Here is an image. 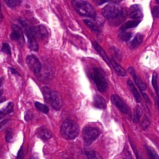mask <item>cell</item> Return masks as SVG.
<instances>
[{
    "instance_id": "5bb4252c",
    "label": "cell",
    "mask_w": 159,
    "mask_h": 159,
    "mask_svg": "<svg viewBox=\"0 0 159 159\" xmlns=\"http://www.w3.org/2000/svg\"><path fill=\"white\" fill-rule=\"evenodd\" d=\"M34 30L37 38L40 39L42 40L47 38L48 33L47 28L44 25H40L37 27H34Z\"/></svg>"
},
{
    "instance_id": "7bdbcfd3",
    "label": "cell",
    "mask_w": 159,
    "mask_h": 159,
    "mask_svg": "<svg viewBox=\"0 0 159 159\" xmlns=\"http://www.w3.org/2000/svg\"><path fill=\"white\" fill-rule=\"evenodd\" d=\"M0 9H1V3H0Z\"/></svg>"
},
{
    "instance_id": "52a82bcc",
    "label": "cell",
    "mask_w": 159,
    "mask_h": 159,
    "mask_svg": "<svg viewBox=\"0 0 159 159\" xmlns=\"http://www.w3.org/2000/svg\"><path fill=\"white\" fill-rule=\"evenodd\" d=\"M11 39L16 41L19 45L22 46L24 44L25 40L23 32L20 27L17 25H13L11 28Z\"/></svg>"
},
{
    "instance_id": "6da1fadb",
    "label": "cell",
    "mask_w": 159,
    "mask_h": 159,
    "mask_svg": "<svg viewBox=\"0 0 159 159\" xmlns=\"http://www.w3.org/2000/svg\"><path fill=\"white\" fill-rule=\"evenodd\" d=\"M80 127L78 124L71 120H66L61 124L60 134L66 140L75 139L79 134Z\"/></svg>"
},
{
    "instance_id": "277c9868",
    "label": "cell",
    "mask_w": 159,
    "mask_h": 159,
    "mask_svg": "<svg viewBox=\"0 0 159 159\" xmlns=\"http://www.w3.org/2000/svg\"><path fill=\"white\" fill-rule=\"evenodd\" d=\"M91 77L94 81L98 89L100 92H104L107 88V83L103 70L99 68H94Z\"/></svg>"
},
{
    "instance_id": "7a4b0ae2",
    "label": "cell",
    "mask_w": 159,
    "mask_h": 159,
    "mask_svg": "<svg viewBox=\"0 0 159 159\" xmlns=\"http://www.w3.org/2000/svg\"><path fill=\"white\" fill-rule=\"evenodd\" d=\"M71 3L79 14L95 19L96 16L95 10L89 2L84 0H72Z\"/></svg>"
},
{
    "instance_id": "e0dca14e",
    "label": "cell",
    "mask_w": 159,
    "mask_h": 159,
    "mask_svg": "<svg viewBox=\"0 0 159 159\" xmlns=\"http://www.w3.org/2000/svg\"><path fill=\"white\" fill-rule=\"evenodd\" d=\"M127 84H128V86L130 90V91L132 92V93L133 94V96L135 98V101L137 102H140L142 100L141 99V96L138 91V90L137 89V88H135V85L134 84V83L130 81V80H128L127 81Z\"/></svg>"
},
{
    "instance_id": "b9f144b4",
    "label": "cell",
    "mask_w": 159,
    "mask_h": 159,
    "mask_svg": "<svg viewBox=\"0 0 159 159\" xmlns=\"http://www.w3.org/2000/svg\"><path fill=\"white\" fill-rule=\"evenodd\" d=\"M156 1H157V2L158 4H159V0H156Z\"/></svg>"
},
{
    "instance_id": "484cf974",
    "label": "cell",
    "mask_w": 159,
    "mask_h": 159,
    "mask_svg": "<svg viewBox=\"0 0 159 159\" xmlns=\"http://www.w3.org/2000/svg\"><path fill=\"white\" fill-rule=\"evenodd\" d=\"M131 36L132 34L127 32H122L119 35V39L123 41H128L131 38Z\"/></svg>"
},
{
    "instance_id": "9c48e42d",
    "label": "cell",
    "mask_w": 159,
    "mask_h": 159,
    "mask_svg": "<svg viewBox=\"0 0 159 159\" xmlns=\"http://www.w3.org/2000/svg\"><path fill=\"white\" fill-rule=\"evenodd\" d=\"M26 63L29 68L36 75L40 73L42 68L41 64L36 56L34 55H28L26 58Z\"/></svg>"
},
{
    "instance_id": "2e32d148",
    "label": "cell",
    "mask_w": 159,
    "mask_h": 159,
    "mask_svg": "<svg viewBox=\"0 0 159 159\" xmlns=\"http://www.w3.org/2000/svg\"><path fill=\"white\" fill-rule=\"evenodd\" d=\"M93 105L96 107L101 109H104L106 107V103L104 99L98 94H96L93 97Z\"/></svg>"
},
{
    "instance_id": "1f68e13d",
    "label": "cell",
    "mask_w": 159,
    "mask_h": 159,
    "mask_svg": "<svg viewBox=\"0 0 159 159\" xmlns=\"http://www.w3.org/2000/svg\"><path fill=\"white\" fill-rule=\"evenodd\" d=\"M150 125V120L147 117H145L142 122V127L143 129H146Z\"/></svg>"
},
{
    "instance_id": "f546056e",
    "label": "cell",
    "mask_w": 159,
    "mask_h": 159,
    "mask_svg": "<svg viewBox=\"0 0 159 159\" xmlns=\"http://www.w3.org/2000/svg\"><path fill=\"white\" fill-rule=\"evenodd\" d=\"M121 0H94V2L97 5H101L102 4L106 2H110L112 3H115L117 4Z\"/></svg>"
},
{
    "instance_id": "8fae6325",
    "label": "cell",
    "mask_w": 159,
    "mask_h": 159,
    "mask_svg": "<svg viewBox=\"0 0 159 159\" xmlns=\"http://www.w3.org/2000/svg\"><path fill=\"white\" fill-rule=\"evenodd\" d=\"M129 17L133 19H141L143 17L142 9L141 6L139 4H134L130 7Z\"/></svg>"
},
{
    "instance_id": "74e56055",
    "label": "cell",
    "mask_w": 159,
    "mask_h": 159,
    "mask_svg": "<svg viewBox=\"0 0 159 159\" xmlns=\"http://www.w3.org/2000/svg\"><path fill=\"white\" fill-rule=\"evenodd\" d=\"M9 70H10V71H11V73H12V74H14V75H18V76H20V74L19 73V72L16 70H15L14 68H9Z\"/></svg>"
},
{
    "instance_id": "3957f363",
    "label": "cell",
    "mask_w": 159,
    "mask_h": 159,
    "mask_svg": "<svg viewBox=\"0 0 159 159\" xmlns=\"http://www.w3.org/2000/svg\"><path fill=\"white\" fill-rule=\"evenodd\" d=\"M42 92L46 101L50 103L53 109L59 110L61 108L62 106V99L58 92L52 91L46 86L43 88Z\"/></svg>"
},
{
    "instance_id": "d4e9b609",
    "label": "cell",
    "mask_w": 159,
    "mask_h": 159,
    "mask_svg": "<svg viewBox=\"0 0 159 159\" xmlns=\"http://www.w3.org/2000/svg\"><path fill=\"white\" fill-rule=\"evenodd\" d=\"M6 5L9 7H15L16 6H19L22 0H4Z\"/></svg>"
},
{
    "instance_id": "e575fe53",
    "label": "cell",
    "mask_w": 159,
    "mask_h": 159,
    "mask_svg": "<svg viewBox=\"0 0 159 159\" xmlns=\"http://www.w3.org/2000/svg\"><path fill=\"white\" fill-rule=\"evenodd\" d=\"M33 118V114L32 113H31L30 112H26L25 114V116H24V119L27 122L30 121V120H32V119Z\"/></svg>"
},
{
    "instance_id": "8992f818",
    "label": "cell",
    "mask_w": 159,
    "mask_h": 159,
    "mask_svg": "<svg viewBox=\"0 0 159 159\" xmlns=\"http://www.w3.org/2000/svg\"><path fill=\"white\" fill-rule=\"evenodd\" d=\"M99 130L98 128L86 126L83 130V138L84 141L87 144L92 143L99 136Z\"/></svg>"
},
{
    "instance_id": "ffe728a7",
    "label": "cell",
    "mask_w": 159,
    "mask_h": 159,
    "mask_svg": "<svg viewBox=\"0 0 159 159\" xmlns=\"http://www.w3.org/2000/svg\"><path fill=\"white\" fill-rule=\"evenodd\" d=\"M143 40V37L140 34H137L130 43V47L132 48H135L137 47L139 45H140V43L142 42Z\"/></svg>"
},
{
    "instance_id": "4fadbf2b",
    "label": "cell",
    "mask_w": 159,
    "mask_h": 159,
    "mask_svg": "<svg viewBox=\"0 0 159 159\" xmlns=\"http://www.w3.org/2000/svg\"><path fill=\"white\" fill-rule=\"evenodd\" d=\"M36 134L39 138L44 141L49 140L52 136L51 131L44 126L39 128L36 131Z\"/></svg>"
},
{
    "instance_id": "44dd1931",
    "label": "cell",
    "mask_w": 159,
    "mask_h": 159,
    "mask_svg": "<svg viewBox=\"0 0 159 159\" xmlns=\"http://www.w3.org/2000/svg\"><path fill=\"white\" fill-rule=\"evenodd\" d=\"M14 103L12 102H9L6 107L0 111V115L4 116L11 113L14 111Z\"/></svg>"
},
{
    "instance_id": "ba28073f",
    "label": "cell",
    "mask_w": 159,
    "mask_h": 159,
    "mask_svg": "<svg viewBox=\"0 0 159 159\" xmlns=\"http://www.w3.org/2000/svg\"><path fill=\"white\" fill-rule=\"evenodd\" d=\"M25 33L28 39V45L29 48L32 51H37L39 50V44L37 40V37L34 32V27L26 29Z\"/></svg>"
},
{
    "instance_id": "d6a6232c",
    "label": "cell",
    "mask_w": 159,
    "mask_h": 159,
    "mask_svg": "<svg viewBox=\"0 0 159 159\" xmlns=\"http://www.w3.org/2000/svg\"><path fill=\"white\" fill-rule=\"evenodd\" d=\"M152 14L154 17H159V6H155L152 9Z\"/></svg>"
},
{
    "instance_id": "5b68a950",
    "label": "cell",
    "mask_w": 159,
    "mask_h": 159,
    "mask_svg": "<svg viewBox=\"0 0 159 159\" xmlns=\"http://www.w3.org/2000/svg\"><path fill=\"white\" fill-rule=\"evenodd\" d=\"M103 16L107 19H118L124 15L123 10L115 3L106 5L102 10Z\"/></svg>"
},
{
    "instance_id": "4dcf8cb0",
    "label": "cell",
    "mask_w": 159,
    "mask_h": 159,
    "mask_svg": "<svg viewBox=\"0 0 159 159\" xmlns=\"http://www.w3.org/2000/svg\"><path fill=\"white\" fill-rule=\"evenodd\" d=\"M13 137V132L12 130H9L8 131L6 132V136H5V139L7 142H9L11 141V140L12 139Z\"/></svg>"
},
{
    "instance_id": "60d3db41",
    "label": "cell",
    "mask_w": 159,
    "mask_h": 159,
    "mask_svg": "<svg viewBox=\"0 0 159 159\" xmlns=\"http://www.w3.org/2000/svg\"><path fill=\"white\" fill-rule=\"evenodd\" d=\"M157 104H158V107L159 108V99H158V100H157Z\"/></svg>"
},
{
    "instance_id": "f35d334b",
    "label": "cell",
    "mask_w": 159,
    "mask_h": 159,
    "mask_svg": "<svg viewBox=\"0 0 159 159\" xmlns=\"http://www.w3.org/2000/svg\"><path fill=\"white\" fill-rule=\"evenodd\" d=\"M22 147H21L20 149L19 150V152H18V154H17V158H23V154H22Z\"/></svg>"
},
{
    "instance_id": "836d02e7",
    "label": "cell",
    "mask_w": 159,
    "mask_h": 159,
    "mask_svg": "<svg viewBox=\"0 0 159 159\" xmlns=\"http://www.w3.org/2000/svg\"><path fill=\"white\" fill-rule=\"evenodd\" d=\"M86 155L88 158H96V153L94 151H88L86 152Z\"/></svg>"
},
{
    "instance_id": "8d00e7d4",
    "label": "cell",
    "mask_w": 159,
    "mask_h": 159,
    "mask_svg": "<svg viewBox=\"0 0 159 159\" xmlns=\"http://www.w3.org/2000/svg\"><path fill=\"white\" fill-rule=\"evenodd\" d=\"M2 94H3V90L1 89V90H0V102H2L3 101H6V98L3 96Z\"/></svg>"
},
{
    "instance_id": "ee69618b",
    "label": "cell",
    "mask_w": 159,
    "mask_h": 159,
    "mask_svg": "<svg viewBox=\"0 0 159 159\" xmlns=\"http://www.w3.org/2000/svg\"><path fill=\"white\" fill-rule=\"evenodd\" d=\"M1 117H0V119H1Z\"/></svg>"
},
{
    "instance_id": "ab89813d",
    "label": "cell",
    "mask_w": 159,
    "mask_h": 159,
    "mask_svg": "<svg viewBox=\"0 0 159 159\" xmlns=\"http://www.w3.org/2000/svg\"><path fill=\"white\" fill-rule=\"evenodd\" d=\"M3 82H4V78H0V87L2 86Z\"/></svg>"
},
{
    "instance_id": "f1b7e54d",
    "label": "cell",
    "mask_w": 159,
    "mask_h": 159,
    "mask_svg": "<svg viewBox=\"0 0 159 159\" xmlns=\"http://www.w3.org/2000/svg\"><path fill=\"white\" fill-rule=\"evenodd\" d=\"M1 51L2 52H4V53H5L9 55H11V54L10 47H9V44L7 43H2V47H1Z\"/></svg>"
},
{
    "instance_id": "d6986e66",
    "label": "cell",
    "mask_w": 159,
    "mask_h": 159,
    "mask_svg": "<svg viewBox=\"0 0 159 159\" xmlns=\"http://www.w3.org/2000/svg\"><path fill=\"white\" fill-rule=\"evenodd\" d=\"M140 22V20H137V19H135V20H129V21L127 22L125 24H124L123 25V26L121 27V30H127L128 29L135 27L137 26L139 24Z\"/></svg>"
},
{
    "instance_id": "4316f807",
    "label": "cell",
    "mask_w": 159,
    "mask_h": 159,
    "mask_svg": "<svg viewBox=\"0 0 159 159\" xmlns=\"http://www.w3.org/2000/svg\"><path fill=\"white\" fill-rule=\"evenodd\" d=\"M141 116V111L140 110V108L139 107H137L135 109L134 111V118H133V120L135 123H137L140 118Z\"/></svg>"
},
{
    "instance_id": "30bf717a",
    "label": "cell",
    "mask_w": 159,
    "mask_h": 159,
    "mask_svg": "<svg viewBox=\"0 0 159 159\" xmlns=\"http://www.w3.org/2000/svg\"><path fill=\"white\" fill-rule=\"evenodd\" d=\"M111 101L112 103L124 114L128 113V107L124 101L117 94H113L111 96Z\"/></svg>"
},
{
    "instance_id": "cb8c5ba5",
    "label": "cell",
    "mask_w": 159,
    "mask_h": 159,
    "mask_svg": "<svg viewBox=\"0 0 159 159\" xmlns=\"http://www.w3.org/2000/svg\"><path fill=\"white\" fill-rule=\"evenodd\" d=\"M84 22L86 24V25L87 26H88L91 30H93V31L95 32H99L100 31V29L98 27V25H96L94 22H93L92 20H88V19H85L84 20Z\"/></svg>"
},
{
    "instance_id": "603a6c76",
    "label": "cell",
    "mask_w": 159,
    "mask_h": 159,
    "mask_svg": "<svg viewBox=\"0 0 159 159\" xmlns=\"http://www.w3.org/2000/svg\"><path fill=\"white\" fill-rule=\"evenodd\" d=\"M152 83L153 87L154 88V89L155 90L158 99H159V86L158 84V76L155 72H154L153 74Z\"/></svg>"
},
{
    "instance_id": "ac0fdd59",
    "label": "cell",
    "mask_w": 159,
    "mask_h": 159,
    "mask_svg": "<svg viewBox=\"0 0 159 159\" xmlns=\"http://www.w3.org/2000/svg\"><path fill=\"white\" fill-rule=\"evenodd\" d=\"M110 61L111 65L114 68L118 75L122 76H124L126 75V71H125V70L122 66H120V65H119L113 58L110 59Z\"/></svg>"
},
{
    "instance_id": "7402d4cb",
    "label": "cell",
    "mask_w": 159,
    "mask_h": 159,
    "mask_svg": "<svg viewBox=\"0 0 159 159\" xmlns=\"http://www.w3.org/2000/svg\"><path fill=\"white\" fill-rule=\"evenodd\" d=\"M34 105L37 108V109L41 112H43L44 114H47L49 111L48 107L45 104H43L39 102H35Z\"/></svg>"
},
{
    "instance_id": "7c38bea8",
    "label": "cell",
    "mask_w": 159,
    "mask_h": 159,
    "mask_svg": "<svg viewBox=\"0 0 159 159\" xmlns=\"http://www.w3.org/2000/svg\"><path fill=\"white\" fill-rule=\"evenodd\" d=\"M128 71L130 73V74L132 76L134 80L135 81V83H136V84L138 86V87L139 88V89H140V91L142 92V94H144L143 91L145 90L146 89V86L145 84V83L140 79V78L138 76V75L136 74L135 70L133 67H129L128 68Z\"/></svg>"
},
{
    "instance_id": "83f0119b",
    "label": "cell",
    "mask_w": 159,
    "mask_h": 159,
    "mask_svg": "<svg viewBox=\"0 0 159 159\" xmlns=\"http://www.w3.org/2000/svg\"><path fill=\"white\" fill-rule=\"evenodd\" d=\"M146 150L147 151V153L149 157L151 158H159V156L157 155V153L152 148L150 147H146Z\"/></svg>"
},
{
    "instance_id": "9a60e30c",
    "label": "cell",
    "mask_w": 159,
    "mask_h": 159,
    "mask_svg": "<svg viewBox=\"0 0 159 159\" xmlns=\"http://www.w3.org/2000/svg\"><path fill=\"white\" fill-rule=\"evenodd\" d=\"M93 46L94 48V49L96 50V52L100 55V56L102 58V59L104 60V61L109 65L111 66V61H110V58L107 57L106 55L105 51L104 49L96 42H92Z\"/></svg>"
},
{
    "instance_id": "d590c367",
    "label": "cell",
    "mask_w": 159,
    "mask_h": 159,
    "mask_svg": "<svg viewBox=\"0 0 159 159\" xmlns=\"http://www.w3.org/2000/svg\"><path fill=\"white\" fill-rule=\"evenodd\" d=\"M9 122V120L8 119H4L2 121H1L0 122V130H2L3 129V128L7 125V124Z\"/></svg>"
}]
</instances>
